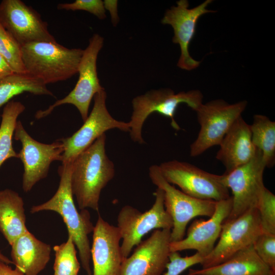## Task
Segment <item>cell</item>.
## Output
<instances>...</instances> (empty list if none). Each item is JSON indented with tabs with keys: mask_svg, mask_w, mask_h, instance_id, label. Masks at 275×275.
Masks as SVG:
<instances>
[{
	"mask_svg": "<svg viewBox=\"0 0 275 275\" xmlns=\"http://www.w3.org/2000/svg\"><path fill=\"white\" fill-rule=\"evenodd\" d=\"M106 134L98 138L72 163L71 186L78 208L99 211L102 190L115 174L114 162L106 154Z\"/></svg>",
	"mask_w": 275,
	"mask_h": 275,
	"instance_id": "1",
	"label": "cell"
},
{
	"mask_svg": "<svg viewBox=\"0 0 275 275\" xmlns=\"http://www.w3.org/2000/svg\"><path fill=\"white\" fill-rule=\"evenodd\" d=\"M73 162L64 163L59 168L60 181L54 195L47 202L33 206L31 213L53 211L59 214L65 224L68 235L72 237L77 248L81 264L88 275H92L90 267L91 247L88 237L94 227L87 209L79 212L74 203L71 186Z\"/></svg>",
	"mask_w": 275,
	"mask_h": 275,
	"instance_id": "2",
	"label": "cell"
},
{
	"mask_svg": "<svg viewBox=\"0 0 275 275\" xmlns=\"http://www.w3.org/2000/svg\"><path fill=\"white\" fill-rule=\"evenodd\" d=\"M26 72L48 84L67 80L78 73L84 50L55 42H34L21 46Z\"/></svg>",
	"mask_w": 275,
	"mask_h": 275,
	"instance_id": "3",
	"label": "cell"
},
{
	"mask_svg": "<svg viewBox=\"0 0 275 275\" xmlns=\"http://www.w3.org/2000/svg\"><path fill=\"white\" fill-rule=\"evenodd\" d=\"M203 94L199 90L175 93L169 88L151 90L135 97L132 100V112L128 122L131 140L139 144L145 143L142 135L143 126L152 113H157L170 118L173 128L180 130V127L174 118L178 105L185 103L196 111L203 103Z\"/></svg>",
	"mask_w": 275,
	"mask_h": 275,
	"instance_id": "4",
	"label": "cell"
},
{
	"mask_svg": "<svg viewBox=\"0 0 275 275\" xmlns=\"http://www.w3.org/2000/svg\"><path fill=\"white\" fill-rule=\"evenodd\" d=\"M155 201L149 210L142 212L130 205H125L117 216V227L122 239L121 250L123 259L129 256L133 248L151 231L171 229L173 223L164 205L163 190L157 188Z\"/></svg>",
	"mask_w": 275,
	"mask_h": 275,
	"instance_id": "5",
	"label": "cell"
},
{
	"mask_svg": "<svg viewBox=\"0 0 275 275\" xmlns=\"http://www.w3.org/2000/svg\"><path fill=\"white\" fill-rule=\"evenodd\" d=\"M149 176L152 182L163 191L164 207L173 223L171 242L184 237L187 225L192 219L199 216L210 217L214 213L216 201L195 198L178 189L164 179L158 166L150 167Z\"/></svg>",
	"mask_w": 275,
	"mask_h": 275,
	"instance_id": "6",
	"label": "cell"
},
{
	"mask_svg": "<svg viewBox=\"0 0 275 275\" xmlns=\"http://www.w3.org/2000/svg\"><path fill=\"white\" fill-rule=\"evenodd\" d=\"M103 41V38L98 34L92 36L84 50L78 69V79L74 88L63 99L58 100L44 110L38 111L36 118H44L56 107L70 104L76 107L84 122L87 119L92 99L97 93L104 90L100 85L97 70V58Z\"/></svg>",
	"mask_w": 275,
	"mask_h": 275,
	"instance_id": "7",
	"label": "cell"
},
{
	"mask_svg": "<svg viewBox=\"0 0 275 275\" xmlns=\"http://www.w3.org/2000/svg\"><path fill=\"white\" fill-rule=\"evenodd\" d=\"M246 100L230 104L222 99L202 103L196 111L200 129L190 146V155L198 156L211 147L219 145L247 105Z\"/></svg>",
	"mask_w": 275,
	"mask_h": 275,
	"instance_id": "8",
	"label": "cell"
},
{
	"mask_svg": "<svg viewBox=\"0 0 275 275\" xmlns=\"http://www.w3.org/2000/svg\"><path fill=\"white\" fill-rule=\"evenodd\" d=\"M164 179L176 185L185 194L195 198L216 202L229 198V189L222 175L207 172L189 163L173 160L158 166Z\"/></svg>",
	"mask_w": 275,
	"mask_h": 275,
	"instance_id": "9",
	"label": "cell"
},
{
	"mask_svg": "<svg viewBox=\"0 0 275 275\" xmlns=\"http://www.w3.org/2000/svg\"><path fill=\"white\" fill-rule=\"evenodd\" d=\"M262 233L258 210L251 208L235 218L225 221L217 243L200 264L202 268L214 266L253 244Z\"/></svg>",
	"mask_w": 275,
	"mask_h": 275,
	"instance_id": "10",
	"label": "cell"
},
{
	"mask_svg": "<svg viewBox=\"0 0 275 275\" xmlns=\"http://www.w3.org/2000/svg\"><path fill=\"white\" fill-rule=\"evenodd\" d=\"M265 168L262 152L257 149L255 156L249 162L222 175L224 184L232 193V209L225 221L235 218L251 208H257L265 188L263 180Z\"/></svg>",
	"mask_w": 275,
	"mask_h": 275,
	"instance_id": "11",
	"label": "cell"
},
{
	"mask_svg": "<svg viewBox=\"0 0 275 275\" xmlns=\"http://www.w3.org/2000/svg\"><path fill=\"white\" fill-rule=\"evenodd\" d=\"M106 93L103 90L94 97L93 108L81 127L71 136L60 139L64 151L62 163L73 162L82 151L108 130L118 129L129 132L128 122L116 120L107 110Z\"/></svg>",
	"mask_w": 275,
	"mask_h": 275,
	"instance_id": "12",
	"label": "cell"
},
{
	"mask_svg": "<svg viewBox=\"0 0 275 275\" xmlns=\"http://www.w3.org/2000/svg\"><path fill=\"white\" fill-rule=\"evenodd\" d=\"M14 137L21 143L22 148L18 153V158L20 159L24 167L22 188L28 193L38 182L47 177L51 162L62 160L64 146L60 140L49 144L34 140L19 120L17 122Z\"/></svg>",
	"mask_w": 275,
	"mask_h": 275,
	"instance_id": "13",
	"label": "cell"
},
{
	"mask_svg": "<svg viewBox=\"0 0 275 275\" xmlns=\"http://www.w3.org/2000/svg\"><path fill=\"white\" fill-rule=\"evenodd\" d=\"M0 23L22 46L34 42H55L47 22L32 7L20 0L0 3Z\"/></svg>",
	"mask_w": 275,
	"mask_h": 275,
	"instance_id": "14",
	"label": "cell"
},
{
	"mask_svg": "<svg viewBox=\"0 0 275 275\" xmlns=\"http://www.w3.org/2000/svg\"><path fill=\"white\" fill-rule=\"evenodd\" d=\"M171 230L157 229L124 259L120 275H161L169 262Z\"/></svg>",
	"mask_w": 275,
	"mask_h": 275,
	"instance_id": "15",
	"label": "cell"
},
{
	"mask_svg": "<svg viewBox=\"0 0 275 275\" xmlns=\"http://www.w3.org/2000/svg\"><path fill=\"white\" fill-rule=\"evenodd\" d=\"M212 2L206 0L198 6L189 9L187 1L180 0L177 2L176 6H172L166 11L161 20L162 24L171 25L173 29L172 41L179 45L181 50L177 66L182 69L191 70L197 68L201 63L190 56L189 44L195 35L199 18L204 14L216 12L206 9Z\"/></svg>",
	"mask_w": 275,
	"mask_h": 275,
	"instance_id": "16",
	"label": "cell"
},
{
	"mask_svg": "<svg viewBox=\"0 0 275 275\" xmlns=\"http://www.w3.org/2000/svg\"><path fill=\"white\" fill-rule=\"evenodd\" d=\"M232 207L231 196L217 201L214 212L209 219L194 220L188 228L185 237L170 242V252L194 250L203 258L208 255L219 237L222 225L229 215Z\"/></svg>",
	"mask_w": 275,
	"mask_h": 275,
	"instance_id": "17",
	"label": "cell"
},
{
	"mask_svg": "<svg viewBox=\"0 0 275 275\" xmlns=\"http://www.w3.org/2000/svg\"><path fill=\"white\" fill-rule=\"evenodd\" d=\"M92 232L91 257L93 275H120L124 259L118 228L109 224L99 215Z\"/></svg>",
	"mask_w": 275,
	"mask_h": 275,
	"instance_id": "18",
	"label": "cell"
},
{
	"mask_svg": "<svg viewBox=\"0 0 275 275\" xmlns=\"http://www.w3.org/2000/svg\"><path fill=\"white\" fill-rule=\"evenodd\" d=\"M219 146L216 158L225 167V174L249 162L257 152L252 141L250 125L241 116L233 123Z\"/></svg>",
	"mask_w": 275,
	"mask_h": 275,
	"instance_id": "19",
	"label": "cell"
},
{
	"mask_svg": "<svg viewBox=\"0 0 275 275\" xmlns=\"http://www.w3.org/2000/svg\"><path fill=\"white\" fill-rule=\"evenodd\" d=\"M11 245L13 264L25 275H38L49 261L50 245L37 239L29 231Z\"/></svg>",
	"mask_w": 275,
	"mask_h": 275,
	"instance_id": "20",
	"label": "cell"
},
{
	"mask_svg": "<svg viewBox=\"0 0 275 275\" xmlns=\"http://www.w3.org/2000/svg\"><path fill=\"white\" fill-rule=\"evenodd\" d=\"M188 273L202 275H275L261 260L252 245L243 249L217 265L200 269H189Z\"/></svg>",
	"mask_w": 275,
	"mask_h": 275,
	"instance_id": "21",
	"label": "cell"
},
{
	"mask_svg": "<svg viewBox=\"0 0 275 275\" xmlns=\"http://www.w3.org/2000/svg\"><path fill=\"white\" fill-rule=\"evenodd\" d=\"M25 222L22 198L11 189L0 190V231L10 245L29 231Z\"/></svg>",
	"mask_w": 275,
	"mask_h": 275,
	"instance_id": "22",
	"label": "cell"
},
{
	"mask_svg": "<svg viewBox=\"0 0 275 275\" xmlns=\"http://www.w3.org/2000/svg\"><path fill=\"white\" fill-rule=\"evenodd\" d=\"M23 93L53 96L51 91L40 79L27 73H14L0 79V108L13 97Z\"/></svg>",
	"mask_w": 275,
	"mask_h": 275,
	"instance_id": "23",
	"label": "cell"
},
{
	"mask_svg": "<svg viewBox=\"0 0 275 275\" xmlns=\"http://www.w3.org/2000/svg\"><path fill=\"white\" fill-rule=\"evenodd\" d=\"M253 145L262 154L266 167L275 164V122L267 116L255 115L250 125Z\"/></svg>",
	"mask_w": 275,
	"mask_h": 275,
	"instance_id": "24",
	"label": "cell"
},
{
	"mask_svg": "<svg viewBox=\"0 0 275 275\" xmlns=\"http://www.w3.org/2000/svg\"><path fill=\"white\" fill-rule=\"evenodd\" d=\"M25 106L20 102L11 100L4 106L0 125V167L9 158H18L12 146L18 116L25 110Z\"/></svg>",
	"mask_w": 275,
	"mask_h": 275,
	"instance_id": "25",
	"label": "cell"
},
{
	"mask_svg": "<svg viewBox=\"0 0 275 275\" xmlns=\"http://www.w3.org/2000/svg\"><path fill=\"white\" fill-rule=\"evenodd\" d=\"M75 246L72 237L69 235L66 242L53 246L54 275H77L80 263L77 258Z\"/></svg>",
	"mask_w": 275,
	"mask_h": 275,
	"instance_id": "26",
	"label": "cell"
},
{
	"mask_svg": "<svg viewBox=\"0 0 275 275\" xmlns=\"http://www.w3.org/2000/svg\"><path fill=\"white\" fill-rule=\"evenodd\" d=\"M0 54L15 73H26L21 45L0 23Z\"/></svg>",
	"mask_w": 275,
	"mask_h": 275,
	"instance_id": "27",
	"label": "cell"
},
{
	"mask_svg": "<svg viewBox=\"0 0 275 275\" xmlns=\"http://www.w3.org/2000/svg\"><path fill=\"white\" fill-rule=\"evenodd\" d=\"M257 209L262 232L275 234V196L266 187L261 196Z\"/></svg>",
	"mask_w": 275,
	"mask_h": 275,
	"instance_id": "28",
	"label": "cell"
},
{
	"mask_svg": "<svg viewBox=\"0 0 275 275\" xmlns=\"http://www.w3.org/2000/svg\"><path fill=\"white\" fill-rule=\"evenodd\" d=\"M253 246L261 260L271 270H275V234L262 232Z\"/></svg>",
	"mask_w": 275,
	"mask_h": 275,
	"instance_id": "29",
	"label": "cell"
},
{
	"mask_svg": "<svg viewBox=\"0 0 275 275\" xmlns=\"http://www.w3.org/2000/svg\"><path fill=\"white\" fill-rule=\"evenodd\" d=\"M203 258L197 252L189 256L182 257L179 252H170L164 275H180L190 267L201 264Z\"/></svg>",
	"mask_w": 275,
	"mask_h": 275,
	"instance_id": "30",
	"label": "cell"
},
{
	"mask_svg": "<svg viewBox=\"0 0 275 275\" xmlns=\"http://www.w3.org/2000/svg\"><path fill=\"white\" fill-rule=\"evenodd\" d=\"M57 7L58 10L85 11L100 19L106 18L105 9L101 0H76L72 3L59 4Z\"/></svg>",
	"mask_w": 275,
	"mask_h": 275,
	"instance_id": "31",
	"label": "cell"
},
{
	"mask_svg": "<svg viewBox=\"0 0 275 275\" xmlns=\"http://www.w3.org/2000/svg\"><path fill=\"white\" fill-rule=\"evenodd\" d=\"M105 9L107 10L111 16L112 23L115 26L118 22V1L105 0L103 1Z\"/></svg>",
	"mask_w": 275,
	"mask_h": 275,
	"instance_id": "32",
	"label": "cell"
},
{
	"mask_svg": "<svg viewBox=\"0 0 275 275\" xmlns=\"http://www.w3.org/2000/svg\"><path fill=\"white\" fill-rule=\"evenodd\" d=\"M14 73L9 65L0 54V79Z\"/></svg>",
	"mask_w": 275,
	"mask_h": 275,
	"instance_id": "33",
	"label": "cell"
},
{
	"mask_svg": "<svg viewBox=\"0 0 275 275\" xmlns=\"http://www.w3.org/2000/svg\"><path fill=\"white\" fill-rule=\"evenodd\" d=\"M0 275H25L17 268L12 269L9 264L0 260Z\"/></svg>",
	"mask_w": 275,
	"mask_h": 275,
	"instance_id": "34",
	"label": "cell"
},
{
	"mask_svg": "<svg viewBox=\"0 0 275 275\" xmlns=\"http://www.w3.org/2000/svg\"><path fill=\"white\" fill-rule=\"evenodd\" d=\"M0 260L7 264H13L12 260H10L8 257L0 253Z\"/></svg>",
	"mask_w": 275,
	"mask_h": 275,
	"instance_id": "35",
	"label": "cell"
},
{
	"mask_svg": "<svg viewBox=\"0 0 275 275\" xmlns=\"http://www.w3.org/2000/svg\"><path fill=\"white\" fill-rule=\"evenodd\" d=\"M187 275H202L200 274H194V273H188Z\"/></svg>",
	"mask_w": 275,
	"mask_h": 275,
	"instance_id": "36",
	"label": "cell"
},
{
	"mask_svg": "<svg viewBox=\"0 0 275 275\" xmlns=\"http://www.w3.org/2000/svg\"></svg>",
	"mask_w": 275,
	"mask_h": 275,
	"instance_id": "37",
	"label": "cell"
}]
</instances>
